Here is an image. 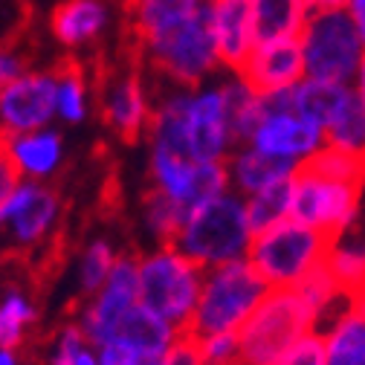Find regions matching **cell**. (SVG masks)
Listing matches in <instances>:
<instances>
[{"mask_svg": "<svg viewBox=\"0 0 365 365\" xmlns=\"http://www.w3.org/2000/svg\"><path fill=\"white\" fill-rule=\"evenodd\" d=\"M148 133L157 148L209 163H226V157L238 148L220 84L171 93L154 110Z\"/></svg>", "mask_w": 365, "mask_h": 365, "instance_id": "6da1fadb", "label": "cell"}, {"mask_svg": "<svg viewBox=\"0 0 365 365\" xmlns=\"http://www.w3.org/2000/svg\"><path fill=\"white\" fill-rule=\"evenodd\" d=\"M252 238L255 230L247 215V200L235 192H223L220 197L186 215L174 238V247L182 255H189L197 267L212 269L247 258Z\"/></svg>", "mask_w": 365, "mask_h": 365, "instance_id": "7a4b0ae2", "label": "cell"}, {"mask_svg": "<svg viewBox=\"0 0 365 365\" xmlns=\"http://www.w3.org/2000/svg\"><path fill=\"white\" fill-rule=\"evenodd\" d=\"M331 235L304 226L293 217L255 232L247 261L269 290H296L310 272L325 267Z\"/></svg>", "mask_w": 365, "mask_h": 365, "instance_id": "3957f363", "label": "cell"}, {"mask_svg": "<svg viewBox=\"0 0 365 365\" xmlns=\"http://www.w3.org/2000/svg\"><path fill=\"white\" fill-rule=\"evenodd\" d=\"M267 293H269L267 282L258 276L247 258L203 269V287L189 334L192 336L238 334Z\"/></svg>", "mask_w": 365, "mask_h": 365, "instance_id": "277c9868", "label": "cell"}, {"mask_svg": "<svg viewBox=\"0 0 365 365\" xmlns=\"http://www.w3.org/2000/svg\"><path fill=\"white\" fill-rule=\"evenodd\" d=\"M203 287V267L174 244H160L140 258V304L186 334Z\"/></svg>", "mask_w": 365, "mask_h": 365, "instance_id": "5b68a950", "label": "cell"}, {"mask_svg": "<svg viewBox=\"0 0 365 365\" xmlns=\"http://www.w3.org/2000/svg\"><path fill=\"white\" fill-rule=\"evenodd\" d=\"M307 334H316V316L299 290H269L238 331L241 365H272Z\"/></svg>", "mask_w": 365, "mask_h": 365, "instance_id": "8992f818", "label": "cell"}, {"mask_svg": "<svg viewBox=\"0 0 365 365\" xmlns=\"http://www.w3.org/2000/svg\"><path fill=\"white\" fill-rule=\"evenodd\" d=\"M299 43L304 56V78L325 84H354L365 58V47L345 9L310 12Z\"/></svg>", "mask_w": 365, "mask_h": 365, "instance_id": "52a82bcc", "label": "cell"}, {"mask_svg": "<svg viewBox=\"0 0 365 365\" xmlns=\"http://www.w3.org/2000/svg\"><path fill=\"white\" fill-rule=\"evenodd\" d=\"M145 50L163 76H168L180 87H200L220 64L215 35H212L209 4L200 12H195L189 21H182L180 26L148 41Z\"/></svg>", "mask_w": 365, "mask_h": 365, "instance_id": "ba28073f", "label": "cell"}, {"mask_svg": "<svg viewBox=\"0 0 365 365\" xmlns=\"http://www.w3.org/2000/svg\"><path fill=\"white\" fill-rule=\"evenodd\" d=\"M362 182H342L302 165L293 174V212L290 217L313 226L331 238L345 235L359 215Z\"/></svg>", "mask_w": 365, "mask_h": 365, "instance_id": "9c48e42d", "label": "cell"}, {"mask_svg": "<svg viewBox=\"0 0 365 365\" xmlns=\"http://www.w3.org/2000/svg\"><path fill=\"white\" fill-rule=\"evenodd\" d=\"M247 145H252L255 151L267 157H276V160H284L302 168L325 148V130L316 122L304 119L302 113L290 110L287 90H282V93L264 96L261 122L255 125Z\"/></svg>", "mask_w": 365, "mask_h": 365, "instance_id": "30bf717a", "label": "cell"}, {"mask_svg": "<svg viewBox=\"0 0 365 365\" xmlns=\"http://www.w3.org/2000/svg\"><path fill=\"white\" fill-rule=\"evenodd\" d=\"M151 182L154 189L180 203L186 212L220 197L230 192V177H226V163H209V160H195L186 154H177L168 148L151 145V160H148Z\"/></svg>", "mask_w": 365, "mask_h": 365, "instance_id": "8fae6325", "label": "cell"}, {"mask_svg": "<svg viewBox=\"0 0 365 365\" xmlns=\"http://www.w3.org/2000/svg\"><path fill=\"white\" fill-rule=\"evenodd\" d=\"M140 304V258L119 255L102 290L84 307L78 328L90 348L110 342L122 325V319Z\"/></svg>", "mask_w": 365, "mask_h": 365, "instance_id": "7c38bea8", "label": "cell"}, {"mask_svg": "<svg viewBox=\"0 0 365 365\" xmlns=\"http://www.w3.org/2000/svg\"><path fill=\"white\" fill-rule=\"evenodd\" d=\"M56 73H24L0 87V130L12 136L47 128L56 116Z\"/></svg>", "mask_w": 365, "mask_h": 365, "instance_id": "4fadbf2b", "label": "cell"}, {"mask_svg": "<svg viewBox=\"0 0 365 365\" xmlns=\"http://www.w3.org/2000/svg\"><path fill=\"white\" fill-rule=\"evenodd\" d=\"M238 76L261 96L296 87L299 81H304V56L299 38L258 43Z\"/></svg>", "mask_w": 365, "mask_h": 365, "instance_id": "5bb4252c", "label": "cell"}, {"mask_svg": "<svg viewBox=\"0 0 365 365\" xmlns=\"http://www.w3.org/2000/svg\"><path fill=\"white\" fill-rule=\"evenodd\" d=\"M61 200L53 189L41 186V182H24L15 192V197L0 209V223H6L15 241L24 247L38 244L41 238H47L53 230V223L58 220Z\"/></svg>", "mask_w": 365, "mask_h": 365, "instance_id": "9a60e30c", "label": "cell"}, {"mask_svg": "<svg viewBox=\"0 0 365 365\" xmlns=\"http://www.w3.org/2000/svg\"><path fill=\"white\" fill-rule=\"evenodd\" d=\"M209 15L217 58L238 76L255 50L250 0H209Z\"/></svg>", "mask_w": 365, "mask_h": 365, "instance_id": "2e32d148", "label": "cell"}, {"mask_svg": "<svg viewBox=\"0 0 365 365\" xmlns=\"http://www.w3.org/2000/svg\"><path fill=\"white\" fill-rule=\"evenodd\" d=\"M151 105L145 96V87L140 81V73L130 70L122 78H116L105 93V122L122 136L125 143L140 140L151 128Z\"/></svg>", "mask_w": 365, "mask_h": 365, "instance_id": "e0dca14e", "label": "cell"}, {"mask_svg": "<svg viewBox=\"0 0 365 365\" xmlns=\"http://www.w3.org/2000/svg\"><path fill=\"white\" fill-rule=\"evenodd\" d=\"M319 336L325 365H365V299L351 296Z\"/></svg>", "mask_w": 365, "mask_h": 365, "instance_id": "ac0fdd59", "label": "cell"}, {"mask_svg": "<svg viewBox=\"0 0 365 365\" xmlns=\"http://www.w3.org/2000/svg\"><path fill=\"white\" fill-rule=\"evenodd\" d=\"M299 171V165L267 157L255 151L252 145H238L230 157H226V177H230V192L241 195L244 200L276 186L282 180H290Z\"/></svg>", "mask_w": 365, "mask_h": 365, "instance_id": "d6986e66", "label": "cell"}, {"mask_svg": "<svg viewBox=\"0 0 365 365\" xmlns=\"http://www.w3.org/2000/svg\"><path fill=\"white\" fill-rule=\"evenodd\" d=\"M250 15H252V35L258 47V43L299 38L310 9L304 0H250Z\"/></svg>", "mask_w": 365, "mask_h": 365, "instance_id": "ffe728a7", "label": "cell"}, {"mask_svg": "<svg viewBox=\"0 0 365 365\" xmlns=\"http://www.w3.org/2000/svg\"><path fill=\"white\" fill-rule=\"evenodd\" d=\"M203 6H206L203 0H133V12H130L133 32L145 47L148 41L165 35L182 21H189Z\"/></svg>", "mask_w": 365, "mask_h": 365, "instance_id": "44dd1931", "label": "cell"}, {"mask_svg": "<svg viewBox=\"0 0 365 365\" xmlns=\"http://www.w3.org/2000/svg\"><path fill=\"white\" fill-rule=\"evenodd\" d=\"M322 130H325V145L365 157V105L356 96L354 84L342 90V96Z\"/></svg>", "mask_w": 365, "mask_h": 365, "instance_id": "7402d4cb", "label": "cell"}, {"mask_svg": "<svg viewBox=\"0 0 365 365\" xmlns=\"http://www.w3.org/2000/svg\"><path fill=\"white\" fill-rule=\"evenodd\" d=\"M177 336H180V331H174L165 319H160L157 313H151L143 304H136L122 319V325H119L113 339H125L128 345H133L143 356H163L174 345Z\"/></svg>", "mask_w": 365, "mask_h": 365, "instance_id": "603a6c76", "label": "cell"}, {"mask_svg": "<svg viewBox=\"0 0 365 365\" xmlns=\"http://www.w3.org/2000/svg\"><path fill=\"white\" fill-rule=\"evenodd\" d=\"M12 154L26 177L43 180L58 171L64 145L56 130H32V133L12 136Z\"/></svg>", "mask_w": 365, "mask_h": 365, "instance_id": "cb8c5ba5", "label": "cell"}, {"mask_svg": "<svg viewBox=\"0 0 365 365\" xmlns=\"http://www.w3.org/2000/svg\"><path fill=\"white\" fill-rule=\"evenodd\" d=\"M105 26V6L102 0H64L53 12V32L61 43H84L96 38Z\"/></svg>", "mask_w": 365, "mask_h": 365, "instance_id": "d4e9b609", "label": "cell"}, {"mask_svg": "<svg viewBox=\"0 0 365 365\" xmlns=\"http://www.w3.org/2000/svg\"><path fill=\"white\" fill-rule=\"evenodd\" d=\"M220 87H223V96H226V113H230V128H232L235 143L247 145L252 130H255V125L261 122L264 96L255 93V90L241 76H235L232 81H226Z\"/></svg>", "mask_w": 365, "mask_h": 365, "instance_id": "484cf974", "label": "cell"}, {"mask_svg": "<svg viewBox=\"0 0 365 365\" xmlns=\"http://www.w3.org/2000/svg\"><path fill=\"white\" fill-rule=\"evenodd\" d=\"M290 212H293V177L247 197V215H250V223L255 232L287 220Z\"/></svg>", "mask_w": 365, "mask_h": 365, "instance_id": "4316f807", "label": "cell"}, {"mask_svg": "<svg viewBox=\"0 0 365 365\" xmlns=\"http://www.w3.org/2000/svg\"><path fill=\"white\" fill-rule=\"evenodd\" d=\"M186 209H182L180 203H174L171 197H165L163 192L151 189L143 200V223L145 230L160 241V244H174L177 232L182 220H186Z\"/></svg>", "mask_w": 365, "mask_h": 365, "instance_id": "83f0119b", "label": "cell"}, {"mask_svg": "<svg viewBox=\"0 0 365 365\" xmlns=\"http://www.w3.org/2000/svg\"><path fill=\"white\" fill-rule=\"evenodd\" d=\"M56 81H58L56 113L64 122H81L87 116V90H84L81 67L73 58L61 61V67L56 70Z\"/></svg>", "mask_w": 365, "mask_h": 365, "instance_id": "f1b7e54d", "label": "cell"}, {"mask_svg": "<svg viewBox=\"0 0 365 365\" xmlns=\"http://www.w3.org/2000/svg\"><path fill=\"white\" fill-rule=\"evenodd\" d=\"M299 290V296L304 299V304L313 310V316H316V334H319V325L325 322V319L331 316V310L342 302V299H348V293H342L339 290V284L334 282V276L328 272V267H319L316 272H310V276L296 287ZM331 322V319H328Z\"/></svg>", "mask_w": 365, "mask_h": 365, "instance_id": "f546056e", "label": "cell"}, {"mask_svg": "<svg viewBox=\"0 0 365 365\" xmlns=\"http://www.w3.org/2000/svg\"><path fill=\"white\" fill-rule=\"evenodd\" d=\"M116 250L110 241H93L87 244L84 255H81V264H78V287L84 296H96L102 290V284L108 282L110 269L116 264Z\"/></svg>", "mask_w": 365, "mask_h": 365, "instance_id": "4dcf8cb0", "label": "cell"}, {"mask_svg": "<svg viewBox=\"0 0 365 365\" xmlns=\"http://www.w3.org/2000/svg\"><path fill=\"white\" fill-rule=\"evenodd\" d=\"M35 322V307L18 290H9L0 302V348H15L24 342L26 328Z\"/></svg>", "mask_w": 365, "mask_h": 365, "instance_id": "1f68e13d", "label": "cell"}, {"mask_svg": "<svg viewBox=\"0 0 365 365\" xmlns=\"http://www.w3.org/2000/svg\"><path fill=\"white\" fill-rule=\"evenodd\" d=\"M313 171L325 174L331 180H342V182H365V157L359 154H348V151H339V148H331L325 145L322 151H319L310 163Z\"/></svg>", "mask_w": 365, "mask_h": 365, "instance_id": "d6a6232c", "label": "cell"}, {"mask_svg": "<svg viewBox=\"0 0 365 365\" xmlns=\"http://www.w3.org/2000/svg\"><path fill=\"white\" fill-rule=\"evenodd\" d=\"M203 365H241L238 334H206L197 336Z\"/></svg>", "mask_w": 365, "mask_h": 365, "instance_id": "836d02e7", "label": "cell"}, {"mask_svg": "<svg viewBox=\"0 0 365 365\" xmlns=\"http://www.w3.org/2000/svg\"><path fill=\"white\" fill-rule=\"evenodd\" d=\"M21 186H24V171L12 154V133L0 130V209L15 197Z\"/></svg>", "mask_w": 365, "mask_h": 365, "instance_id": "e575fe53", "label": "cell"}, {"mask_svg": "<svg viewBox=\"0 0 365 365\" xmlns=\"http://www.w3.org/2000/svg\"><path fill=\"white\" fill-rule=\"evenodd\" d=\"M272 365H325L322 336H319V334H307L302 342H296L287 354H282Z\"/></svg>", "mask_w": 365, "mask_h": 365, "instance_id": "d590c367", "label": "cell"}, {"mask_svg": "<svg viewBox=\"0 0 365 365\" xmlns=\"http://www.w3.org/2000/svg\"><path fill=\"white\" fill-rule=\"evenodd\" d=\"M81 348H87V339H84L81 328L78 325H67L61 331V336L56 339L50 365H76V356L81 354Z\"/></svg>", "mask_w": 365, "mask_h": 365, "instance_id": "8d00e7d4", "label": "cell"}, {"mask_svg": "<svg viewBox=\"0 0 365 365\" xmlns=\"http://www.w3.org/2000/svg\"><path fill=\"white\" fill-rule=\"evenodd\" d=\"M163 365H203L197 336H192L189 331L180 334V336L174 339V345L163 354Z\"/></svg>", "mask_w": 365, "mask_h": 365, "instance_id": "74e56055", "label": "cell"}, {"mask_svg": "<svg viewBox=\"0 0 365 365\" xmlns=\"http://www.w3.org/2000/svg\"><path fill=\"white\" fill-rule=\"evenodd\" d=\"M93 351H96L99 365H140V359H143V354L133 345H128L125 339H110Z\"/></svg>", "mask_w": 365, "mask_h": 365, "instance_id": "f35d334b", "label": "cell"}, {"mask_svg": "<svg viewBox=\"0 0 365 365\" xmlns=\"http://www.w3.org/2000/svg\"><path fill=\"white\" fill-rule=\"evenodd\" d=\"M21 70H24L21 58H15V56H0V87H6V84L15 81L18 76H24Z\"/></svg>", "mask_w": 365, "mask_h": 365, "instance_id": "ab89813d", "label": "cell"}, {"mask_svg": "<svg viewBox=\"0 0 365 365\" xmlns=\"http://www.w3.org/2000/svg\"><path fill=\"white\" fill-rule=\"evenodd\" d=\"M345 12L351 15L354 29H356V35H359V41H362V47H365V0H348Z\"/></svg>", "mask_w": 365, "mask_h": 365, "instance_id": "60d3db41", "label": "cell"}, {"mask_svg": "<svg viewBox=\"0 0 365 365\" xmlns=\"http://www.w3.org/2000/svg\"><path fill=\"white\" fill-rule=\"evenodd\" d=\"M310 12H331V9H345L348 0H304Z\"/></svg>", "mask_w": 365, "mask_h": 365, "instance_id": "b9f144b4", "label": "cell"}, {"mask_svg": "<svg viewBox=\"0 0 365 365\" xmlns=\"http://www.w3.org/2000/svg\"><path fill=\"white\" fill-rule=\"evenodd\" d=\"M354 90H356V96L362 99V105H365V58H362V64H359V70H356V78H354Z\"/></svg>", "mask_w": 365, "mask_h": 365, "instance_id": "7bdbcfd3", "label": "cell"}, {"mask_svg": "<svg viewBox=\"0 0 365 365\" xmlns=\"http://www.w3.org/2000/svg\"><path fill=\"white\" fill-rule=\"evenodd\" d=\"M76 365H99V359H96V351L93 348H81V354L76 356Z\"/></svg>", "mask_w": 365, "mask_h": 365, "instance_id": "ee69618b", "label": "cell"}, {"mask_svg": "<svg viewBox=\"0 0 365 365\" xmlns=\"http://www.w3.org/2000/svg\"><path fill=\"white\" fill-rule=\"evenodd\" d=\"M0 365H18V359H15L12 348H0Z\"/></svg>", "mask_w": 365, "mask_h": 365, "instance_id": "f6af8a7d", "label": "cell"}, {"mask_svg": "<svg viewBox=\"0 0 365 365\" xmlns=\"http://www.w3.org/2000/svg\"><path fill=\"white\" fill-rule=\"evenodd\" d=\"M140 365H163V356H143Z\"/></svg>", "mask_w": 365, "mask_h": 365, "instance_id": "bcb514c9", "label": "cell"}]
</instances>
